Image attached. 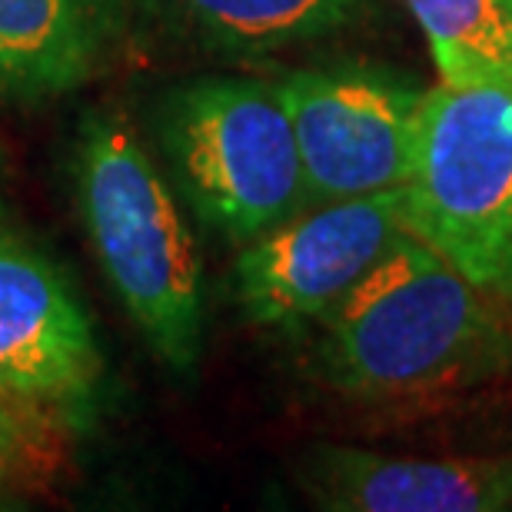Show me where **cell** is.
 I'll return each mask as SVG.
<instances>
[{"label": "cell", "mask_w": 512, "mask_h": 512, "mask_svg": "<svg viewBox=\"0 0 512 512\" xmlns=\"http://www.w3.org/2000/svg\"><path fill=\"white\" fill-rule=\"evenodd\" d=\"M300 147L306 200L330 203L406 187L423 90L380 70H296L280 80Z\"/></svg>", "instance_id": "obj_6"}, {"label": "cell", "mask_w": 512, "mask_h": 512, "mask_svg": "<svg viewBox=\"0 0 512 512\" xmlns=\"http://www.w3.org/2000/svg\"><path fill=\"white\" fill-rule=\"evenodd\" d=\"M193 24L243 50H276L353 24L363 0H180Z\"/></svg>", "instance_id": "obj_11"}, {"label": "cell", "mask_w": 512, "mask_h": 512, "mask_svg": "<svg viewBox=\"0 0 512 512\" xmlns=\"http://www.w3.org/2000/svg\"><path fill=\"white\" fill-rule=\"evenodd\" d=\"M0 220H4V200H0Z\"/></svg>", "instance_id": "obj_13"}, {"label": "cell", "mask_w": 512, "mask_h": 512, "mask_svg": "<svg viewBox=\"0 0 512 512\" xmlns=\"http://www.w3.org/2000/svg\"><path fill=\"white\" fill-rule=\"evenodd\" d=\"M313 506L333 512H503L512 509V453L389 456L320 443L296 469Z\"/></svg>", "instance_id": "obj_8"}, {"label": "cell", "mask_w": 512, "mask_h": 512, "mask_svg": "<svg viewBox=\"0 0 512 512\" xmlns=\"http://www.w3.org/2000/svg\"><path fill=\"white\" fill-rule=\"evenodd\" d=\"M57 469V436L34 403L0 393V486H40Z\"/></svg>", "instance_id": "obj_12"}, {"label": "cell", "mask_w": 512, "mask_h": 512, "mask_svg": "<svg viewBox=\"0 0 512 512\" xmlns=\"http://www.w3.org/2000/svg\"><path fill=\"white\" fill-rule=\"evenodd\" d=\"M409 233L406 187L313 203L250 240L233 266V296L260 326L320 323Z\"/></svg>", "instance_id": "obj_5"}, {"label": "cell", "mask_w": 512, "mask_h": 512, "mask_svg": "<svg viewBox=\"0 0 512 512\" xmlns=\"http://www.w3.org/2000/svg\"><path fill=\"white\" fill-rule=\"evenodd\" d=\"M409 230L512 313V87L423 90Z\"/></svg>", "instance_id": "obj_3"}, {"label": "cell", "mask_w": 512, "mask_h": 512, "mask_svg": "<svg viewBox=\"0 0 512 512\" xmlns=\"http://www.w3.org/2000/svg\"><path fill=\"white\" fill-rule=\"evenodd\" d=\"M77 197L110 286L173 373L203 350V266L167 180L133 130L90 114L77 137Z\"/></svg>", "instance_id": "obj_2"}, {"label": "cell", "mask_w": 512, "mask_h": 512, "mask_svg": "<svg viewBox=\"0 0 512 512\" xmlns=\"http://www.w3.org/2000/svg\"><path fill=\"white\" fill-rule=\"evenodd\" d=\"M320 326V376L373 406L429 403L512 370V313L413 230Z\"/></svg>", "instance_id": "obj_1"}, {"label": "cell", "mask_w": 512, "mask_h": 512, "mask_svg": "<svg viewBox=\"0 0 512 512\" xmlns=\"http://www.w3.org/2000/svg\"><path fill=\"white\" fill-rule=\"evenodd\" d=\"M163 147L193 213L250 243L310 207L280 84L207 77L163 107Z\"/></svg>", "instance_id": "obj_4"}, {"label": "cell", "mask_w": 512, "mask_h": 512, "mask_svg": "<svg viewBox=\"0 0 512 512\" xmlns=\"http://www.w3.org/2000/svg\"><path fill=\"white\" fill-rule=\"evenodd\" d=\"M100 54L87 0H0V97L40 100L84 84Z\"/></svg>", "instance_id": "obj_9"}, {"label": "cell", "mask_w": 512, "mask_h": 512, "mask_svg": "<svg viewBox=\"0 0 512 512\" xmlns=\"http://www.w3.org/2000/svg\"><path fill=\"white\" fill-rule=\"evenodd\" d=\"M100 373L94 326L67 276L0 233V393L67 409L94 396Z\"/></svg>", "instance_id": "obj_7"}, {"label": "cell", "mask_w": 512, "mask_h": 512, "mask_svg": "<svg viewBox=\"0 0 512 512\" xmlns=\"http://www.w3.org/2000/svg\"><path fill=\"white\" fill-rule=\"evenodd\" d=\"M423 30L439 84L512 87V0H403Z\"/></svg>", "instance_id": "obj_10"}]
</instances>
